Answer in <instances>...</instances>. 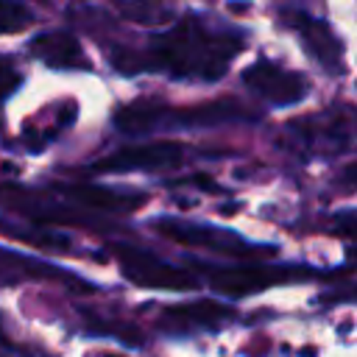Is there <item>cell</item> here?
Listing matches in <instances>:
<instances>
[{
  "label": "cell",
  "mask_w": 357,
  "mask_h": 357,
  "mask_svg": "<svg viewBox=\"0 0 357 357\" xmlns=\"http://www.w3.org/2000/svg\"><path fill=\"white\" fill-rule=\"evenodd\" d=\"M31 53L53 70H86L89 61L78 39L67 31H45L31 39Z\"/></svg>",
  "instance_id": "10"
},
{
  "label": "cell",
  "mask_w": 357,
  "mask_h": 357,
  "mask_svg": "<svg viewBox=\"0 0 357 357\" xmlns=\"http://www.w3.org/2000/svg\"><path fill=\"white\" fill-rule=\"evenodd\" d=\"M20 84H22V75H20V70L14 67V61H8V59L0 56V103H3L6 98H11Z\"/></svg>",
  "instance_id": "14"
},
{
  "label": "cell",
  "mask_w": 357,
  "mask_h": 357,
  "mask_svg": "<svg viewBox=\"0 0 357 357\" xmlns=\"http://www.w3.org/2000/svg\"><path fill=\"white\" fill-rule=\"evenodd\" d=\"M343 178H346L349 184H354V187H357V162H351V165L343 170Z\"/></svg>",
  "instance_id": "15"
},
{
  "label": "cell",
  "mask_w": 357,
  "mask_h": 357,
  "mask_svg": "<svg viewBox=\"0 0 357 357\" xmlns=\"http://www.w3.org/2000/svg\"><path fill=\"white\" fill-rule=\"evenodd\" d=\"M287 145L307 156H335L357 151V109L337 106L310 117L293 120L287 128Z\"/></svg>",
  "instance_id": "3"
},
{
  "label": "cell",
  "mask_w": 357,
  "mask_h": 357,
  "mask_svg": "<svg viewBox=\"0 0 357 357\" xmlns=\"http://www.w3.org/2000/svg\"><path fill=\"white\" fill-rule=\"evenodd\" d=\"M117 265L123 276L139 287H153V290H192L198 279L181 268H173L162 259H156L148 251H139L134 245H114Z\"/></svg>",
  "instance_id": "4"
},
{
  "label": "cell",
  "mask_w": 357,
  "mask_h": 357,
  "mask_svg": "<svg viewBox=\"0 0 357 357\" xmlns=\"http://www.w3.org/2000/svg\"><path fill=\"white\" fill-rule=\"evenodd\" d=\"M184 162V145L173 139H156L145 145H131L109 153L95 165L98 173H128V170H167Z\"/></svg>",
  "instance_id": "7"
},
{
  "label": "cell",
  "mask_w": 357,
  "mask_h": 357,
  "mask_svg": "<svg viewBox=\"0 0 357 357\" xmlns=\"http://www.w3.org/2000/svg\"><path fill=\"white\" fill-rule=\"evenodd\" d=\"M284 22L298 33V39L304 42L307 53L312 59H318L324 64V70L329 73H340L343 70V45L340 39L332 33V28L304 11H282Z\"/></svg>",
  "instance_id": "9"
},
{
  "label": "cell",
  "mask_w": 357,
  "mask_h": 357,
  "mask_svg": "<svg viewBox=\"0 0 357 357\" xmlns=\"http://www.w3.org/2000/svg\"><path fill=\"white\" fill-rule=\"evenodd\" d=\"M165 318L173 321L176 326H215L226 318H231V307L220 304V301H190V304H178V307H167Z\"/></svg>",
  "instance_id": "12"
},
{
  "label": "cell",
  "mask_w": 357,
  "mask_h": 357,
  "mask_svg": "<svg viewBox=\"0 0 357 357\" xmlns=\"http://www.w3.org/2000/svg\"><path fill=\"white\" fill-rule=\"evenodd\" d=\"M153 229L178 243V245H192V248H209V251H223V254H234V257H251V254H271V248L262 245H251L245 240H240L231 231L215 229V226H204V223H190V220H173V218H159L153 220Z\"/></svg>",
  "instance_id": "5"
},
{
  "label": "cell",
  "mask_w": 357,
  "mask_h": 357,
  "mask_svg": "<svg viewBox=\"0 0 357 357\" xmlns=\"http://www.w3.org/2000/svg\"><path fill=\"white\" fill-rule=\"evenodd\" d=\"M33 22V14L20 0H0V33L25 31Z\"/></svg>",
  "instance_id": "13"
},
{
  "label": "cell",
  "mask_w": 357,
  "mask_h": 357,
  "mask_svg": "<svg viewBox=\"0 0 357 357\" xmlns=\"http://www.w3.org/2000/svg\"><path fill=\"white\" fill-rule=\"evenodd\" d=\"M243 81H245V86H251L257 95H262L265 100H271L276 106H293V103L304 100V95H307V81L298 73L284 70L276 61H265V59L254 61L243 73Z\"/></svg>",
  "instance_id": "8"
},
{
  "label": "cell",
  "mask_w": 357,
  "mask_h": 357,
  "mask_svg": "<svg viewBox=\"0 0 357 357\" xmlns=\"http://www.w3.org/2000/svg\"><path fill=\"white\" fill-rule=\"evenodd\" d=\"M59 192L81 206H92V209H100V212H114V215H123V212H131L137 206H142L145 195H134V192H120V190H109V187H100V184H64L59 187Z\"/></svg>",
  "instance_id": "11"
},
{
  "label": "cell",
  "mask_w": 357,
  "mask_h": 357,
  "mask_svg": "<svg viewBox=\"0 0 357 357\" xmlns=\"http://www.w3.org/2000/svg\"><path fill=\"white\" fill-rule=\"evenodd\" d=\"M304 268H273V265H245V268H215L209 271V284L223 296H251L259 290H268L282 282H293L298 276H307Z\"/></svg>",
  "instance_id": "6"
},
{
  "label": "cell",
  "mask_w": 357,
  "mask_h": 357,
  "mask_svg": "<svg viewBox=\"0 0 357 357\" xmlns=\"http://www.w3.org/2000/svg\"><path fill=\"white\" fill-rule=\"evenodd\" d=\"M251 109H245L237 100H212L201 106H165L153 100H137L123 106L114 114V126L123 134H148L156 128H170V126H223V123H237L248 120Z\"/></svg>",
  "instance_id": "2"
},
{
  "label": "cell",
  "mask_w": 357,
  "mask_h": 357,
  "mask_svg": "<svg viewBox=\"0 0 357 357\" xmlns=\"http://www.w3.org/2000/svg\"><path fill=\"white\" fill-rule=\"evenodd\" d=\"M243 42L231 33L209 31L204 22L187 17L167 28L165 33L153 36L145 53H114V64L123 73L139 70H162L173 78H192V81H218L231 59L240 53Z\"/></svg>",
  "instance_id": "1"
}]
</instances>
